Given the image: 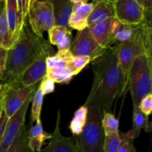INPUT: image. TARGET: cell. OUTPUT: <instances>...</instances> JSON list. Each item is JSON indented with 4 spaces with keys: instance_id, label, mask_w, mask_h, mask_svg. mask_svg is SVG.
Here are the masks:
<instances>
[{
    "instance_id": "6da1fadb",
    "label": "cell",
    "mask_w": 152,
    "mask_h": 152,
    "mask_svg": "<svg viewBox=\"0 0 152 152\" xmlns=\"http://www.w3.org/2000/svg\"><path fill=\"white\" fill-rule=\"evenodd\" d=\"M53 50L48 41L33 31L25 18L17 39L7 50L5 68L0 84H10L14 82L39 58L44 55L51 56Z\"/></svg>"
},
{
    "instance_id": "7a4b0ae2",
    "label": "cell",
    "mask_w": 152,
    "mask_h": 152,
    "mask_svg": "<svg viewBox=\"0 0 152 152\" xmlns=\"http://www.w3.org/2000/svg\"><path fill=\"white\" fill-rule=\"evenodd\" d=\"M117 45L105 49L102 56L93 61V83L97 88L104 112H111L115 99L127 88L119 65Z\"/></svg>"
},
{
    "instance_id": "3957f363",
    "label": "cell",
    "mask_w": 152,
    "mask_h": 152,
    "mask_svg": "<svg viewBox=\"0 0 152 152\" xmlns=\"http://www.w3.org/2000/svg\"><path fill=\"white\" fill-rule=\"evenodd\" d=\"M88 115L83 132L76 137L82 152H103L105 135L102 127L103 108L97 88L93 83L86 102Z\"/></svg>"
},
{
    "instance_id": "277c9868",
    "label": "cell",
    "mask_w": 152,
    "mask_h": 152,
    "mask_svg": "<svg viewBox=\"0 0 152 152\" xmlns=\"http://www.w3.org/2000/svg\"><path fill=\"white\" fill-rule=\"evenodd\" d=\"M134 107H139L144 96L152 91V56L138 55L135 57L128 77Z\"/></svg>"
},
{
    "instance_id": "5b68a950",
    "label": "cell",
    "mask_w": 152,
    "mask_h": 152,
    "mask_svg": "<svg viewBox=\"0 0 152 152\" xmlns=\"http://www.w3.org/2000/svg\"><path fill=\"white\" fill-rule=\"evenodd\" d=\"M27 19L33 31L43 37L45 31H48L55 25L53 6L49 1L30 0Z\"/></svg>"
},
{
    "instance_id": "8992f818",
    "label": "cell",
    "mask_w": 152,
    "mask_h": 152,
    "mask_svg": "<svg viewBox=\"0 0 152 152\" xmlns=\"http://www.w3.org/2000/svg\"><path fill=\"white\" fill-rule=\"evenodd\" d=\"M73 54L70 50H58L54 55L46 59V77L58 84H68L74 77V74L68 65Z\"/></svg>"
},
{
    "instance_id": "52a82bcc",
    "label": "cell",
    "mask_w": 152,
    "mask_h": 152,
    "mask_svg": "<svg viewBox=\"0 0 152 152\" xmlns=\"http://www.w3.org/2000/svg\"><path fill=\"white\" fill-rule=\"evenodd\" d=\"M70 51L74 56H88L91 62L102 56L105 49L99 45L88 28L77 32L75 38L69 48Z\"/></svg>"
},
{
    "instance_id": "ba28073f",
    "label": "cell",
    "mask_w": 152,
    "mask_h": 152,
    "mask_svg": "<svg viewBox=\"0 0 152 152\" xmlns=\"http://www.w3.org/2000/svg\"><path fill=\"white\" fill-rule=\"evenodd\" d=\"M113 7L115 18L123 23L137 25L145 21L146 12L137 0H115Z\"/></svg>"
},
{
    "instance_id": "9c48e42d",
    "label": "cell",
    "mask_w": 152,
    "mask_h": 152,
    "mask_svg": "<svg viewBox=\"0 0 152 152\" xmlns=\"http://www.w3.org/2000/svg\"><path fill=\"white\" fill-rule=\"evenodd\" d=\"M33 94H32L27 99L22 106L11 117L8 118L3 134L2 139L0 143V152H5L8 149L9 147L16 139V136L19 134L21 129L25 125V117Z\"/></svg>"
},
{
    "instance_id": "30bf717a",
    "label": "cell",
    "mask_w": 152,
    "mask_h": 152,
    "mask_svg": "<svg viewBox=\"0 0 152 152\" xmlns=\"http://www.w3.org/2000/svg\"><path fill=\"white\" fill-rule=\"evenodd\" d=\"M7 85V89L4 96L3 109L8 118L11 117L21 107L28 97L35 91L37 84L25 88L12 87Z\"/></svg>"
},
{
    "instance_id": "8fae6325",
    "label": "cell",
    "mask_w": 152,
    "mask_h": 152,
    "mask_svg": "<svg viewBox=\"0 0 152 152\" xmlns=\"http://www.w3.org/2000/svg\"><path fill=\"white\" fill-rule=\"evenodd\" d=\"M48 56H50L44 55L39 58L19 76L17 80L7 85L12 87L25 88L37 84L46 76V59Z\"/></svg>"
},
{
    "instance_id": "7c38bea8",
    "label": "cell",
    "mask_w": 152,
    "mask_h": 152,
    "mask_svg": "<svg viewBox=\"0 0 152 152\" xmlns=\"http://www.w3.org/2000/svg\"><path fill=\"white\" fill-rule=\"evenodd\" d=\"M60 113L57 114L56 127L51 134L50 142L45 148H42L39 152H82L77 144L75 137H65L60 132Z\"/></svg>"
},
{
    "instance_id": "4fadbf2b",
    "label": "cell",
    "mask_w": 152,
    "mask_h": 152,
    "mask_svg": "<svg viewBox=\"0 0 152 152\" xmlns=\"http://www.w3.org/2000/svg\"><path fill=\"white\" fill-rule=\"evenodd\" d=\"M114 19L115 17H111L100 23L88 27L96 42L104 49L112 46L116 42L111 34V28Z\"/></svg>"
},
{
    "instance_id": "5bb4252c",
    "label": "cell",
    "mask_w": 152,
    "mask_h": 152,
    "mask_svg": "<svg viewBox=\"0 0 152 152\" xmlns=\"http://www.w3.org/2000/svg\"><path fill=\"white\" fill-rule=\"evenodd\" d=\"M94 7V3H82L73 5L72 12L68 21V27L77 31L88 28V19Z\"/></svg>"
},
{
    "instance_id": "9a60e30c",
    "label": "cell",
    "mask_w": 152,
    "mask_h": 152,
    "mask_svg": "<svg viewBox=\"0 0 152 152\" xmlns=\"http://www.w3.org/2000/svg\"><path fill=\"white\" fill-rule=\"evenodd\" d=\"M4 8L10 36L14 43L19 37L24 19L19 13L16 0H4Z\"/></svg>"
},
{
    "instance_id": "2e32d148",
    "label": "cell",
    "mask_w": 152,
    "mask_h": 152,
    "mask_svg": "<svg viewBox=\"0 0 152 152\" xmlns=\"http://www.w3.org/2000/svg\"><path fill=\"white\" fill-rule=\"evenodd\" d=\"M29 132H28V147L31 152H39L42 148L45 142L50 140L51 134H48L43 130L41 119L35 122Z\"/></svg>"
},
{
    "instance_id": "e0dca14e",
    "label": "cell",
    "mask_w": 152,
    "mask_h": 152,
    "mask_svg": "<svg viewBox=\"0 0 152 152\" xmlns=\"http://www.w3.org/2000/svg\"><path fill=\"white\" fill-rule=\"evenodd\" d=\"M48 32L49 43L57 46L58 50L69 49L72 42V33L69 28L54 25Z\"/></svg>"
},
{
    "instance_id": "ac0fdd59",
    "label": "cell",
    "mask_w": 152,
    "mask_h": 152,
    "mask_svg": "<svg viewBox=\"0 0 152 152\" xmlns=\"http://www.w3.org/2000/svg\"><path fill=\"white\" fill-rule=\"evenodd\" d=\"M53 6L55 25L68 27V21L72 12L73 5L70 0H49Z\"/></svg>"
},
{
    "instance_id": "d6986e66",
    "label": "cell",
    "mask_w": 152,
    "mask_h": 152,
    "mask_svg": "<svg viewBox=\"0 0 152 152\" xmlns=\"http://www.w3.org/2000/svg\"><path fill=\"white\" fill-rule=\"evenodd\" d=\"M111 17H115L112 3L108 1L94 3V7L88 19V27L96 25Z\"/></svg>"
},
{
    "instance_id": "ffe728a7",
    "label": "cell",
    "mask_w": 152,
    "mask_h": 152,
    "mask_svg": "<svg viewBox=\"0 0 152 152\" xmlns=\"http://www.w3.org/2000/svg\"><path fill=\"white\" fill-rule=\"evenodd\" d=\"M142 129L146 132H150L151 130V123L148 120V116L144 114L140 110L139 107H134L133 126L132 129L129 131V133L135 140L140 135Z\"/></svg>"
},
{
    "instance_id": "44dd1931",
    "label": "cell",
    "mask_w": 152,
    "mask_h": 152,
    "mask_svg": "<svg viewBox=\"0 0 152 152\" xmlns=\"http://www.w3.org/2000/svg\"><path fill=\"white\" fill-rule=\"evenodd\" d=\"M135 25L123 23L115 18L111 28V34L115 41L120 43L130 39L134 33Z\"/></svg>"
},
{
    "instance_id": "7402d4cb",
    "label": "cell",
    "mask_w": 152,
    "mask_h": 152,
    "mask_svg": "<svg viewBox=\"0 0 152 152\" xmlns=\"http://www.w3.org/2000/svg\"><path fill=\"white\" fill-rule=\"evenodd\" d=\"M88 115V108L86 105L80 107L74 113V115L70 123V130L74 136L77 137L83 132L86 125Z\"/></svg>"
},
{
    "instance_id": "603a6c76",
    "label": "cell",
    "mask_w": 152,
    "mask_h": 152,
    "mask_svg": "<svg viewBox=\"0 0 152 152\" xmlns=\"http://www.w3.org/2000/svg\"><path fill=\"white\" fill-rule=\"evenodd\" d=\"M13 45L7 23L4 6L0 13V48L8 50Z\"/></svg>"
},
{
    "instance_id": "cb8c5ba5",
    "label": "cell",
    "mask_w": 152,
    "mask_h": 152,
    "mask_svg": "<svg viewBox=\"0 0 152 152\" xmlns=\"http://www.w3.org/2000/svg\"><path fill=\"white\" fill-rule=\"evenodd\" d=\"M102 127L104 135L119 133V120L111 112H103L102 118Z\"/></svg>"
},
{
    "instance_id": "d4e9b609",
    "label": "cell",
    "mask_w": 152,
    "mask_h": 152,
    "mask_svg": "<svg viewBox=\"0 0 152 152\" xmlns=\"http://www.w3.org/2000/svg\"><path fill=\"white\" fill-rule=\"evenodd\" d=\"M44 96L45 95L43 94L42 91L39 88V87L37 89V91L33 94L31 101V102H32L31 115V123H35L37 120L40 119V114H41V110L42 106Z\"/></svg>"
},
{
    "instance_id": "484cf974",
    "label": "cell",
    "mask_w": 152,
    "mask_h": 152,
    "mask_svg": "<svg viewBox=\"0 0 152 152\" xmlns=\"http://www.w3.org/2000/svg\"><path fill=\"white\" fill-rule=\"evenodd\" d=\"M122 143L121 133L105 135L103 142V152H117Z\"/></svg>"
},
{
    "instance_id": "4316f807",
    "label": "cell",
    "mask_w": 152,
    "mask_h": 152,
    "mask_svg": "<svg viewBox=\"0 0 152 152\" xmlns=\"http://www.w3.org/2000/svg\"><path fill=\"white\" fill-rule=\"evenodd\" d=\"M28 142V130L26 126H24L16 139L13 142L8 149L5 152H21Z\"/></svg>"
},
{
    "instance_id": "83f0119b",
    "label": "cell",
    "mask_w": 152,
    "mask_h": 152,
    "mask_svg": "<svg viewBox=\"0 0 152 152\" xmlns=\"http://www.w3.org/2000/svg\"><path fill=\"white\" fill-rule=\"evenodd\" d=\"M91 62V60L88 56H73L68 62V65L74 74V76H76L81 72L83 68Z\"/></svg>"
},
{
    "instance_id": "f1b7e54d",
    "label": "cell",
    "mask_w": 152,
    "mask_h": 152,
    "mask_svg": "<svg viewBox=\"0 0 152 152\" xmlns=\"http://www.w3.org/2000/svg\"><path fill=\"white\" fill-rule=\"evenodd\" d=\"M121 136L122 143L117 152H137L133 144L134 140L131 137L129 132L121 133Z\"/></svg>"
},
{
    "instance_id": "f546056e",
    "label": "cell",
    "mask_w": 152,
    "mask_h": 152,
    "mask_svg": "<svg viewBox=\"0 0 152 152\" xmlns=\"http://www.w3.org/2000/svg\"><path fill=\"white\" fill-rule=\"evenodd\" d=\"M139 108L144 114L149 116L152 111V94H149L144 96L140 101Z\"/></svg>"
},
{
    "instance_id": "4dcf8cb0",
    "label": "cell",
    "mask_w": 152,
    "mask_h": 152,
    "mask_svg": "<svg viewBox=\"0 0 152 152\" xmlns=\"http://www.w3.org/2000/svg\"><path fill=\"white\" fill-rule=\"evenodd\" d=\"M39 87L42 90L43 94H51L54 91L55 83L50 79L45 77L42 80V82L39 86Z\"/></svg>"
},
{
    "instance_id": "1f68e13d",
    "label": "cell",
    "mask_w": 152,
    "mask_h": 152,
    "mask_svg": "<svg viewBox=\"0 0 152 152\" xmlns=\"http://www.w3.org/2000/svg\"><path fill=\"white\" fill-rule=\"evenodd\" d=\"M29 1L30 0H16L19 13L22 15L23 19L27 18L28 5H29Z\"/></svg>"
},
{
    "instance_id": "d6a6232c",
    "label": "cell",
    "mask_w": 152,
    "mask_h": 152,
    "mask_svg": "<svg viewBox=\"0 0 152 152\" xmlns=\"http://www.w3.org/2000/svg\"><path fill=\"white\" fill-rule=\"evenodd\" d=\"M7 50L0 48V77H1L5 68L6 60H7Z\"/></svg>"
},
{
    "instance_id": "836d02e7",
    "label": "cell",
    "mask_w": 152,
    "mask_h": 152,
    "mask_svg": "<svg viewBox=\"0 0 152 152\" xmlns=\"http://www.w3.org/2000/svg\"><path fill=\"white\" fill-rule=\"evenodd\" d=\"M7 120H8V117H7V115L4 113V109H3L1 117H0V143H1V139H2L3 134H4V129H5Z\"/></svg>"
},
{
    "instance_id": "e575fe53",
    "label": "cell",
    "mask_w": 152,
    "mask_h": 152,
    "mask_svg": "<svg viewBox=\"0 0 152 152\" xmlns=\"http://www.w3.org/2000/svg\"><path fill=\"white\" fill-rule=\"evenodd\" d=\"M140 5L142 6L147 13H151L152 0H137Z\"/></svg>"
},
{
    "instance_id": "d590c367",
    "label": "cell",
    "mask_w": 152,
    "mask_h": 152,
    "mask_svg": "<svg viewBox=\"0 0 152 152\" xmlns=\"http://www.w3.org/2000/svg\"><path fill=\"white\" fill-rule=\"evenodd\" d=\"M1 88H2V92H1V96H0V117H1V113L3 111V105H4V93L7 89V85L6 84H1Z\"/></svg>"
},
{
    "instance_id": "8d00e7d4",
    "label": "cell",
    "mask_w": 152,
    "mask_h": 152,
    "mask_svg": "<svg viewBox=\"0 0 152 152\" xmlns=\"http://www.w3.org/2000/svg\"><path fill=\"white\" fill-rule=\"evenodd\" d=\"M73 4H82V3H88L89 0H70Z\"/></svg>"
},
{
    "instance_id": "74e56055",
    "label": "cell",
    "mask_w": 152,
    "mask_h": 152,
    "mask_svg": "<svg viewBox=\"0 0 152 152\" xmlns=\"http://www.w3.org/2000/svg\"><path fill=\"white\" fill-rule=\"evenodd\" d=\"M21 152H31V151H30L29 148H28V144H27V145H25V146L24 147L23 149H22V151H21Z\"/></svg>"
},
{
    "instance_id": "f35d334b",
    "label": "cell",
    "mask_w": 152,
    "mask_h": 152,
    "mask_svg": "<svg viewBox=\"0 0 152 152\" xmlns=\"http://www.w3.org/2000/svg\"><path fill=\"white\" fill-rule=\"evenodd\" d=\"M4 6V1H0V13H1Z\"/></svg>"
},
{
    "instance_id": "ab89813d",
    "label": "cell",
    "mask_w": 152,
    "mask_h": 152,
    "mask_svg": "<svg viewBox=\"0 0 152 152\" xmlns=\"http://www.w3.org/2000/svg\"><path fill=\"white\" fill-rule=\"evenodd\" d=\"M93 3H96V2H101V1H108V0H92Z\"/></svg>"
},
{
    "instance_id": "60d3db41",
    "label": "cell",
    "mask_w": 152,
    "mask_h": 152,
    "mask_svg": "<svg viewBox=\"0 0 152 152\" xmlns=\"http://www.w3.org/2000/svg\"><path fill=\"white\" fill-rule=\"evenodd\" d=\"M1 92H2V88H1V84H0V96H1Z\"/></svg>"
},
{
    "instance_id": "b9f144b4",
    "label": "cell",
    "mask_w": 152,
    "mask_h": 152,
    "mask_svg": "<svg viewBox=\"0 0 152 152\" xmlns=\"http://www.w3.org/2000/svg\"><path fill=\"white\" fill-rule=\"evenodd\" d=\"M108 2L112 3V4H113V3H114V1H115V0H108Z\"/></svg>"
},
{
    "instance_id": "7bdbcfd3",
    "label": "cell",
    "mask_w": 152,
    "mask_h": 152,
    "mask_svg": "<svg viewBox=\"0 0 152 152\" xmlns=\"http://www.w3.org/2000/svg\"><path fill=\"white\" fill-rule=\"evenodd\" d=\"M38 1H49V0H38Z\"/></svg>"
},
{
    "instance_id": "ee69618b",
    "label": "cell",
    "mask_w": 152,
    "mask_h": 152,
    "mask_svg": "<svg viewBox=\"0 0 152 152\" xmlns=\"http://www.w3.org/2000/svg\"><path fill=\"white\" fill-rule=\"evenodd\" d=\"M0 1H4V0H0Z\"/></svg>"
},
{
    "instance_id": "f6af8a7d",
    "label": "cell",
    "mask_w": 152,
    "mask_h": 152,
    "mask_svg": "<svg viewBox=\"0 0 152 152\" xmlns=\"http://www.w3.org/2000/svg\"><path fill=\"white\" fill-rule=\"evenodd\" d=\"M0 81H1V77H0Z\"/></svg>"
}]
</instances>
